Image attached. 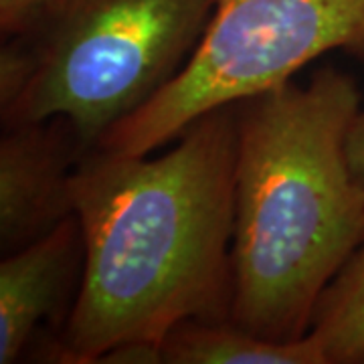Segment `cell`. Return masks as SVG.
Returning a JSON list of instances; mask_svg holds the SVG:
<instances>
[{
  "label": "cell",
  "instance_id": "obj_1",
  "mask_svg": "<svg viewBox=\"0 0 364 364\" xmlns=\"http://www.w3.org/2000/svg\"><path fill=\"white\" fill-rule=\"evenodd\" d=\"M162 154L93 148L71 176L83 235L77 296L41 360L160 352L188 320H231L237 104L193 122Z\"/></svg>",
  "mask_w": 364,
  "mask_h": 364
},
{
  "label": "cell",
  "instance_id": "obj_2",
  "mask_svg": "<svg viewBox=\"0 0 364 364\" xmlns=\"http://www.w3.org/2000/svg\"><path fill=\"white\" fill-rule=\"evenodd\" d=\"M356 79L322 67L237 104L231 322L269 340L310 332L364 239V186L346 158Z\"/></svg>",
  "mask_w": 364,
  "mask_h": 364
},
{
  "label": "cell",
  "instance_id": "obj_3",
  "mask_svg": "<svg viewBox=\"0 0 364 364\" xmlns=\"http://www.w3.org/2000/svg\"><path fill=\"white\" fill-rule=\"evenodd\" d=\"M215 0H69L0 51L2 126L61 116L90 152L181 73Z\"/></svg>",
  "mask_w": 364,
  "mask_h": 364
},
{
  "label": "cell",
  "instance_id": "obj_4",
  "mask_svg": "<svg viewBox=\"0 0 364 364\" xmlns=\"http://www.w3.org/2000/svg\"><path fill=\"white\" fill-rule=\"evenodd\" d=\"M334 51L364 61V0H215L191 61L95 148L154 154L198 117L284 85Z\"/></svg>",
  "mask_w": 364,
  "mask_h": 364
},
{
  "label": "cell",
  "instance_id": "obj_5",
  "mask_svg": "<svg viewBox=\"0 0 364 364\" xmlns=\"http://www.w3.org/2000/svg\"><path fill=\"white\" fill-rule=\"evenodd\" d=\"M87 154L61 116L2 126L0 249L9 255L73 217L71 176Z\"/></svg>",
  "mask_w": 364,
  "mask_h": 364
},
{
  "label": "cell",
  "instance_id": "obj_6",
  "mask_svg": "<svg viewBox=\"0 0 364 364\" xmlns=\"http://www.w3.org/2000/svg\"><path fill=\"white\" fill-rule=\"evenodd\" d=\"M81 272L83 235L75 215L51 233L2 255L0 364L25 360L28 350L47 336V324L55 332L51 340L59 336L77 296Z\"/></svg>",
  "mask_w": 364,
  "mask_h": 364
},
{
  "label": "cell",
  "instance_id": "obj_7",
  "mask_svg": "<svg viewBox=\"0 0 364 364\" xmlns=\"http://www.w3.org/2000/svg\"><path fill=\"white\" fill-rule=\"evenodd\" d=\"M160 364H328V358L310 334L279 342L231 320H188L164 338Z\"/></svg>",
  "mask_w": 364,
  "mask_h": 364
},
{
  "label": "cell",
  "instance_id": "obj_8",
  "mask_svg": "<svg viewBox=\"0 0 364 364\" xmlns=\"http://www.w3.org/2000/svg\"><path fill=\"white\" fill-rule=\"evenodd\" d=\"M308 334L328 364H364V239L326 287Z\"/></svg>",
  "mask_w": 364,
  "mask_h": 364
},
{
  "label": "cell",
  "instance_id": "obj_9",
  "mask_svg": "<svg viewBox=\"0 0 364 364\" xmlns=\"http://www.w3.org/2000/svg\"><path fill=\"white\" fill-rule=\"evenodd\" d=\"M69 0H0L2 39H31L43 33Z\"/></svg>",
  "mask_w": 364,
  "mask_h": 364
},
{
  "label": "cell",
  "instance_id": "obj_10",
  "mask_svg": "<svg viewBox=\"0 0 364 364\" xmlns=\"http://www.w3.org/2000/svg\"><path fill=\"white\" fill-rule=\"evenodd\" d=\"M346 158L352 174L364 186V109L354 116L346 134Z\"/></svg>",
  "mask_w": 364,
  "mask_h": 364
}]
</instances>
